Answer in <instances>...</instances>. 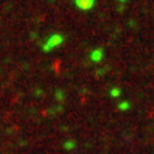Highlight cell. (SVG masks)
Instances as JSON below:
<instances>
[{"mask_svg":"<svg viewBox=\"0 0 154 154\" xmlns=\"http://www.w3.org/2000/svg\"><path fill=\"white\" fill-rule=\"evenodd\" d=\"M63 44H64V36L60 35V33H52L51 36H48L47 41L44 42L42 50H44V52H51L55 48H58L60 45H63Z\"/></svg>","mask_w":154,"mask_h":154,"instance_id":"6da1fadb","label":"cell"},{"mask_svg":"<svg viewBox=\"0 0 154 154\" xmlns=\"http://www.w3.org/2000/svg\"><path fill=\"white\" fill-rule=\"evenodd\" d=\"M72 2H73L76 9H79L82 12H88V11H91L96 6L97 0H72Z\"/></svg>","mask_w":154,"mask_h":154,"instance_id":"7a4b0ae2","label":"cell"},{"mask_svg":"<svg viewBox=\"0 0 154 154\" xmlns=\"http://www.w3.org/2000/svg\"><path fill=\"white\" fill-rule=\"evenodd\" d=\"M105 57V52H103L102 48H94L93 51L90 52V60L93 63H100Z\"/></svg>","mask_w":154,"mask_h":154,"instance_id":"3957f363","label":"cell"},{"mask_svg":"<svg viewBox=\"0 0 154 154\" xmlns=\"http://www.w3.org/2000/svg\"><path fill=\"white\" fill-rule=\"evenodd\" d=\"M118 2H120V3H126L127 0H118Z\"/></svg>","mask_w":154,"mask_h":154,"instance_id":"277c9868","label":"cell"}]
</instances>
